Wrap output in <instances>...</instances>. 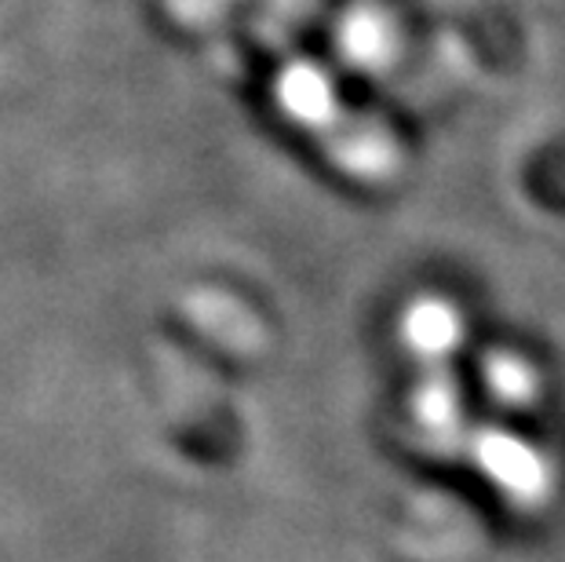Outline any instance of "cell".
<instances>
[{"mask_svg": "<svg viewBox=\"0 0 565 562\" xmlns=\"http://www.w3.org/2000/svg\"><path fill=\"white\" fill-rule=\"evenodd\" d=\"M405 340L416 354L445 358L463 340V318L445 300H416L405 315Z\"/></svg>", "mask_w": 565, "mask_h": 562, "instance_id": "obj_3", "label": "cell"}, {"mask_svg": "<svg viewBox=\"0 0 565 562\" xmlns=\"http://www.w3.org/2000/svg\"><path fill=\"white\" fill-rule=\"evenodd\" d=\"M486 377L497 394L503 399H525V394H533V373H529V365L522 358H511V354H497L492 358V365H486Z\"/></svg>", "mask_w": 565, "mask_h": 562, "instance_id": "obj_5", "label": "cell"}, {"mask_svg": "<svg viewBox=\"0 0 565 562\" xmlns=\"http://www.w3.org/2000/svg\"><path fill=\"white\" fill-rule=\"evenodd\" d=\"M335 52L358 74H380L398 55V30L380 8H351L335 26Z\"/></svg>", "mask_w": 565, "mask_h": 562, "instance_id": "obj_2", "label": "cell"}, {"mask_svg": "<svg viewBox=\"0 0 565 562\" xmlns=\"http://www.w3.org/2000/svg\"><path fill=\"white\" fill-rule=\"evenodd\" d=\"M274 103L285 121L307 131H324L340 125V92L324 66L296 59L288 63L278 77H274Z\"/></svg>", "mask_w": 565, "mask_h": 562, "instance_id": "obj_1", "label": "cell"}, {"mask_svg": "<svg viewBox=\"0 0 565 562\" xmlns=\"http://www.w3.org/2000/svg\"><path fill=\"white\" fill-rule=\"evenodd\" d=\"M340 165L347 172L372 179V176H383L394 165V142L383 136L376 128H365L358 131L354 139H347V147L340 153Z\"/></svg>", "mask_w": 565, "mask_h": 562, "instance_id": "obj_4", "label": "cell"}]
</instances>
